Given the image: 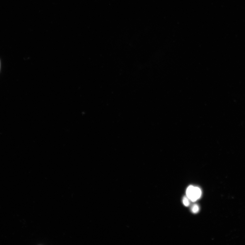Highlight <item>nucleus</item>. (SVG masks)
<instances>
[{
    "instance_id": "f03ea898",
    "label": "nucleus",
    "mask_w": 245,
    "mask_h": 245,
    "mask_svg": "<svg viewBox=\"0 0 245 245\" xmlns=\"http://www.w3.org/2000/svg\"><path fill=\"white\" fill-rule=\"evenodd\" d=\"M192 212L194 213H197L199 210V208L197 204L194 205L191 208Z\"/></svg>"
},
{
    "instance_id": "f257e3e1",
    "label": "nucleus",
    "mask_w": 245,
    "mask_h": 245,
    "mask_svg": "<svg viewBox=\"0 0 245 245\" xmlns=\"http://www.w3.org/2000/svg\"><path fill=\"white\" fill-rule=\"evenodd\" d=\"M186 195L189 200L192 202H195L201 198L202 191L198 187L190 186L187 189Z\"/></svg>"
},
{
    "instance_id": "7ed1b4c3",
    "label": "nucleus",
    "mask_w": 245,
    "mask_h": 245,
    "mask_svg": "<svg viewBox=\"0 0 245 245\" xmlns=\"http://www.w3.org/2000/svg\"><path fill=\"white\" fill-rule=\"evenodd\" d=\"M189 199L187 197V196H185L184 197L183 199V203L185 205L186 207H188L190 204V202H189Z\"/></svg>"
}]
</instances>
